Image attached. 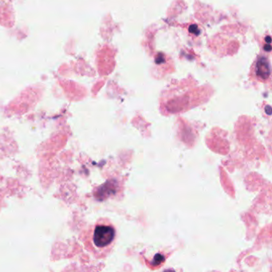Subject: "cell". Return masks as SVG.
<instances>
[{"instance_id":"cell-1","label":"cell","mask_w":272,"mask_h":272,"mask_svg":"<svg viewBox=\"0 0 272 272\" xmlns=\"http://www.w3.org/2000/svg\"><path fill=\"white\" fill-rule=\"evenodd\" d=\"M117 231L115 227L106 219H98L89 228L85 235L86 247L97 257L110 252L115 243Z\"/></svg>"},{"instance_id":"cell-2","label":"cell","mask_w":272,"mask_h":272,"mask_svg":"<svg viewBox=\"0 0 272 272\" xmlns=\"http://www.w3.org/2000/svg\"><path fill=\"white\" fill-rule=\"evenodd\" d=\"M256 72L258 77L262 78H267L270 75V66L266 58H262L258 61L256 66Z\"/></svg>"},{"instance_id":"cell-3","label":"cell","mask_w":272,"mask_h":272,"mask_svg":"<svg viewBox=\"0 0 272 272\" xmlns=\"http://www.w3.org/2000/svg\"><path fill=\"white\" fill-rule=\"evenodd\" d=\"M266 41L268 42L269 43L270 42V36H267V37H266Z\"/></svg>"}]
</instances>
